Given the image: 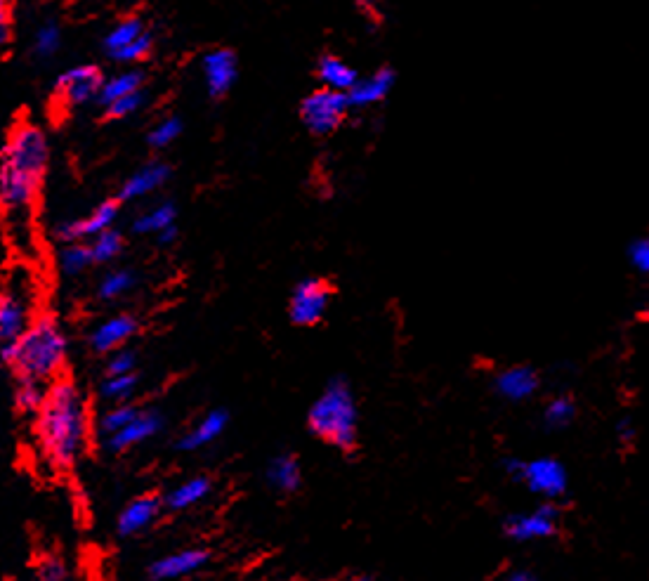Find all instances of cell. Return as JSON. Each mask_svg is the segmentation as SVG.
Masks as SVG:
<instances>
[{
  "label": "cell",
  "instance_id": "cell-1",
  "mask_svg": "<svg viewBox=\"0 0 649 581\" xmlns=\"http://www.w3.org/2000/svg\"><path fill=\"white\" fill-rule=\"evenodd\" d=\"M34 437L52 470L67 473L78 466L90 442V411L81 385L64 376L48 385L34 414Z\"/></svg>",
  "mask_w": 649,
  "mask_h": 581
},
{
  "label": "cell",
  "instance_id": "cell-2",
  "mask_svg": "<svg viewBox=\"0 0 649 581\" xmlns=\"http://www.w3.org/2000/svg\"><path fill=\"white\" fill-rule=\"evenodd\" d=\"M48 159L50 147L43 130L19 123L5 142L0 159V204L10 215H26L36 204Z\"/></svg>",
  "mask_w": 649,
  "mask_h": 581
},
{
  "label": "cell",
  "instance_id": "cell-3",
  "mask_svg": "<svg viewBox=\"0 0 649 581\" xmlns=\"http://www.w3.org/2000/svg\"><path fill=\"white\" fill-rule=\"evenodd\" d=\"M0 357L19 381L50 385L62 378L69 359V338L62 322L52 315L34 317L29 329L12 345L0 348Z\"/></svg>",
  "mask_w": 649,
  "mask_h": 581
},
{
  "label": "cell",
  "instance_id": "cell-4",
  "mask_svg": "<svg viewBox=\"0 0 649 581\" xmlns=\"http://www.w3.org/2000/svg\"><path fill=\"white\" fill-rule=\"evenodd\" d=\"M307 428L338 452H352L359 437V409L350 383L333 378L307 411Z\"/></svg>",
  "mask_w": 649,
  "mask_h": 581
},
{
  "label": "cell",
  "instance_id": "cell-5",
  "mask_svg": "<svg viewBox=\"0 0 649 581\" xmlns=\"http://www.w3.org/2000/svg\"><path fill=\"white\" fill-rule=\"evenodd\" d=\"M501 470L513 482L527 487L529 494L539 496L541 501L557 504L569 489V473L565 463L553 456H539V459H520V456H506L501 461Z\"/></svg>",
  "mask_w": 649,
  "mask_h": 581
},
{
  "label": "cell",
  "instance_id": "cell-6",
  "mask_svg": "<svg viewBox=\"0 0 649 581\" xmlns=\"http://www.w3.org/2000/svg\"><path fill=\"white\" fill-rule=\"evenodd\" d=\"M347 112H350L347 95L329 88L314 90L300 104V119L314 135H329L333 130H338Z\"/></svg>",
  "mask_w": 649,
  "mask_h": 581
},
{
  "label": "cell",
  "instance_id": "cell-7",
  "mask_svg": "<svg viewBox=\"0 0 649 581\" xmlns=\"http://www.w3.org/2000/svg\"><path fill=\"white\" fill-rule=\"evenodd\" d=\"M557 527H560V508L557 504H548V501H541L531 511L513 513L503 520V534L517 544L555 537Z\"/></svg>",
  "mask_w": 649,
  "mask_h": 581
},
{
  "label": "cell",
  "instance_id": "cell-8",
  "mask_svg": "<svg viewBox=\"0 0 649 581\" xmlns=\"http://www.w3.org/2000/svg\"><path fill=\"white\" fill-rule=\"evenodd\" d=\"M211 551L201 546H187L177 548V551L163 553V556L154 558L147 567V577L152 581H177L187 579L206 570L211 565Z\"/></svg>",
  "mask_w": 649,
  "mask_h": 581
},
{
  "label": "cell",
  "instance_id": "cell-9",
  "mask_svg": "<svg viewBox=\"0 0 649 581\" xmlns=\"http://www.w3.org/2000/svg\"><path fill=\"white\" fill-rule=\"evenodd\" d=\"M163 513H166V506H163L161 494H137L118 511L116 534L123 539L142 537V534H147L161 520Z\"/></svg>",
  "mask_w": 649,
  "mask_h": 581
},
{
  "label": "cell",
  "instance_id": "cell-10",
  "mask_svg": "<svg viewBox=\"0 0 649 581\" xmlns=\"http://www.w3.org/2000/svg\"><path fill=\"white\" fill-rule=\"evenodd\" d=\"M163 428H166V416H163L161 409L140 407L135 419L123 430H118L116 435H111L109 440L104 442V447H107L111 454H128L133 452V449L156 440V437L163 433Z\"/></svg>",
  "mask_w": 649,
  "mask_h": 581
},
{
  "label": "cell",
  "instance_id": "cell-11",
  "mask_svg": "<svg viewBox=\"0 0 649 581\" xmlns=\"http://www.w3.org/2000/svg\"><path fill=\"white\" fill-rule=\"evenodd\" d=\"M331 303V286L324 279H303L293 289L288 315L298 326H314L324 319Z\"/></svg>",
  "mask_w": 649,
  "mask_h": 581
},
{
  "label": "cell",
  "instance_id": "cell-12",
  "mask_svg": "<svg viewBox=\"0 0 649 581\" xmlns=\"http://www.w3.org/2000/svg\"><path fill=\"white\" fill-rule=\"evenodd\" d=\"M104 76L93 64H78L64 71L57 78V97L69 107H83V104L100 100Z\"/></svg>",
  "mask_w": 649,
  "mask_h": 581
},
{
  "label": "cell",
  "instance_id": "cell-13",
  "mask_svg": "<svg viewBox=\"0 0 649 581\" xmlns=\"http://www.w3.org/2000/svg\"><path fill=\"white\" fill-rule=\"evenodd\" d=\"M118 204H121L118 199H107L97 204L85 218L67 220V223L59 225V239H64L67 244H83V241H90L97 234L111 230L118 218Z\"/></svg>",
  "mask_w": 649,
  "mask_h": 581
},
{
  "label": "cell",
  "instance_id": "cell-14",
  "mask_svg": "<svg viewBox=\"0 0 649 581\" xmlns=\"http://www.w3.org/2000/svg\"><path fill=\"white\" fill-rule=\"evenodd\" d=\"M31 322V300L24 291L8 289L0 293V348L15 343Z\"/></svg>",
  "mask_w": 649,
  "mask_h": 581
},
{
  "label": "cell",
  "instance_id": "cell-15",
  "mask_svg": "<svg viewBox=\"0 0 649 581\" xmlns=\"http://www.w3.org/2000/svg\"><path fill=\"white\" fill-rule=\"evenodd\" d=\"M140 331V324L133 315H111L102 319L100 324L90 331V348H93L97 355H111V352L123 350L126 345L133 341Z\"/></svg>",
  "mask_w": 649,
  "mask_h": 581
},
{
  "label": "cell",
  "instance_id": "cell-16",
  "mask_svg": "<svg viewBox=\"0 0 649 581\" xmlns=\"http://www.w3.org/2000/svg\"><path fill=\"white\" fill-rule=\"evenodd\" d=\"M201 74L208 95L222 97L234 88L236 78H239V62H236V55L232 50L227 48L211 50L203 55Z\"/></svg>",
  "mask_w": 649,
  "mask_h": 581
},
{
  "label": "cell",
  "instance_id": "cell-17",
  "mask_svg": "<svg viewBox=\"0 0 649 581\" xmlns=\"http://www.w3.org/2000/svg\"><path fill=\"white\" fill-rule=\"evenodd\" d=\"M229 426V414L225 409H211L192 423L185 433L175 440L177 452H201V449L215 445Z\"/></svg>",
  "mask_w": 649,
  "mask_h": 581
},
{
  "label": "cell",
  "instance_id": "cell-18",
  "mask_svg": "<svg viewBox=\"0 0 649 581\" xmlns=\"http://www.w3.org/2000/svg\"><path fill=\"white\" fill-rule=\"evenodd\" d=\"M541 378L531 367L517 364V367H508L498 371L494 378V390L498 397L508 402H527L539 393Z\"/></svg>",
  "mask_w": 649,
  "mask_h": 581
},
{
  "label": "cell",
  "instance_id": "cell-19",
  "mask_svg": "<svg viewBox=\"0 0 649 581\" xmlns=\"http://www.w3.org/2000/svg\"><path fill=\"white\" fill-rule=\"evenodd\" d=\"M211 494H213L211 475H192V478L177 482L175 487H170L168 492L163 494V506H166L168 513H187L199 504H203Z\"/></svg>",
  "mask_w": 649,
  "mask_h": 581
},
{
  "label": "cell",
  "instance_id": "cell-20",
  "mask_svg": "<svg viewBox=\"0 0 649 581\" xmlns=\"http://www.w3.org/2000/svg\"><path fill=\"white\" fill-rule=\"evenodd\" d=\"M170 178V168L161 161H149L144 163L142 168L130 175V178L121 185V192H118V201H137L147 199L149 194L159 192V189L166 185Z\"/></svg>",
  "mask_w": 649,
  "mask_h": 581
},
{
  "label": "cell",
  "instance_id": "cell-21",
  "mask_svg": "<svg viewBox=\"0 0 649 581\" xmlns=\"http://www.w3.org/2000/svg\"><path fill=\"white\" fill-rule=\"evenodd\" d=\"M265 482L277 494H295L303 487V466L291 452L274 454L265 466Z\"/></svg>",
  "mask_w": 649,
  "mask_h": 581
},
{
  "label": "cell",
  "instance_id": "cell-22",
  "mask_svg": "<svg viewBox=\"0 0 649 581\" xmlns=\"http://www.w3.org/2000/svg\"><path fill=\"white\" fill-rule=\"evenodd\" d=\"M392 86H395V71L388 67L376 69L369 76H359V81L347 93V100H350V107H371V104L383 102Z\"/></svg>",
  "mask_w": 649,
  "mask_h": 581
},
{
  "label": "cell",
  "instance_id": "cell-23",
  "mask_svg": "<svg viewBox=\"0 0 649 581\" xmlns=\"http://www.w3.org/2000/svg\"><path fill=\"white\" fill-rule=\"evenodd\" d=\"M317 76L321 81V88L338 90V93H350L354 83L359 81V74L354 71L345 60H340L336 55H324L317 64Z\"/></svg>",
  "mask_w": 649,
  "mask_h": 581
},
{
  "label": "cell",
  "instance_id": "cell-24",
  "mask_svg": "<svg viewBox=\"0 0 649 581\" xmlns=\"http://www.w3.org/2000/svg\"><path fill=\"white\" fill-rule=\"evenodd\" d=\"M177 211L170 201H161V204H154L137 215L133 230L137 234H154V237H161L163 232L173 230L175 227Z\"/></svg>",
  "mask_w": 649,
  "mask_h": 581
},
{
  "label": "cell",
  "instance_id": "cell-25",
  "mask_svg": "<svg viewBox=\"0 0 649 581\" xmlns=\"http://www.w3.org/2000/svg\"><path fill=\"white\" fill-rule=\"evenodd\" d=\"M144 34H147V29H144V22L140 17L121 19V22L104 36V52H107L111 60H116L123 50H128L135 41H140Z\"/></svg>",
  "mask_w": 649,
  "mask_h": 581
},
{
  "label": "cell",
  "instance_id": "cell-26",
  "mask_svg": "<svg viewBox=\"0 0 649 581\" xmlns=\"http://www.w3.org/2000/svg\"><path fill=\"white\" fill-rule=\"evenodd\" d=\"M142 86H144L142 71H137V69L121 71V74L104 78L102 90H100V100L97 102H100L102 107H107V104L121 100V97L142 93Z\"/></svg>",
  "mask_w": 649,
  "mask_h": 581
},
{
  "label": "cell",
  "instance_id": "cell-27",
  "mask_svg": "<svg viewBox=\"0 0 649 581\" xmlns=\"http://www.w3.org/2000/svg\"><path fill=\"white\" fill-rule=\"evenodd\" d=\"M137 411H140V407H137V404H133V402L107 404V409L97 416V423H95L97 437H100L102 442H107L111 435H116L118 430H123L130 421L135 419Z\"/></svg>",
  "mask_w": 649,
  "mask_h": 581
},
{
  "label": "cell",
  "instance_id": "cell-28",
  "mask_svg": "<svg viewBox=\"0 0 649 581\" xmlns=\"http://www.w3.org/2000/svg\"><path fill=\"white\" fill-rule=\"evenodd\" d=\"M576 419V402L569 395H555L543 407V426L548 430L569 428Z\"/></svg>",
  "mask_w": 649,
  "mask_h": 581
},
{
  "label": "cell",
  "instance_id": "cell-29",
  "mask_svg": "<svg viewBox=\"0 0 649 581\" xmlns=\"http://www.w3.org/2000/svg\"><path fill=\"white\" fill-rule=\"evenodd\" d=\"M137 374H123V376H104L100 385V395L107 404H123L133 402L137 393Z\"/></svg>",
  "mask_w": 649,
  "mask_h": 581
},
{
  "label": "cell",
  "instance_id": "cell-30",
  "mask_svg": "<svg viewBox=\"0 0 649 581\" xmlns=\"http://www.w3.org/2000/svg\"><path fill=\"white\" fill-rule=\"evenodd\" d=\"M88 246H90V256H93V265L111 263V260H116L118 256H121L123 234L118 232L116 227H111V230L97 234L95 239H90Z\"/></svg>",
  "mask_w": 649,
  "mask_h": 581
},
{
  "label": "cell",
  "instance_id": "cell-31",
  "mask_svg": "<svg viewBox=\"0 0 649 581\" xmlns=\"http://www.w3.org/2000/svg\"><path fill=\"white\" fill-rule=\"evenodd\" d=\"M135 274L130 270H111L102 277L100 286H97V296L102 300H118L126 293L133 291Z\"/></svg>",
  "mask_w": 649,
  "mask_h": 581
},
{
  "label": "cell",
  "instance_id": "cell-32",
  "mask_svg": "<svg viewBox=\"0 0 649 581\" xmlns=\"http://www.w3.org/2000/svg\"><path fill=\"white\" fill-rule=\"evenodd\" d=\"M45 390H48V385L34 383V381H19L17 378L15 407L22 411V414H36L45 397Z\"/></svg>",
  "mask_w": 649,
  "mask_h": 581
},
{
  "label": "cell",
  "instance_id": "cell-33",
  "mask_svg": "<svg viewBox=\"0 0 649 581\" xmlns=\"http://www.w3.org/2000/svg\"><path fill=\"white\" fill-rule=\"evenodd\" d=\"M59 265H62V270L67 274H78L83 272L85 267L93 265L88 241H83V244H67V248L62 251V256H59Z\"/></svg>",
  "mask_w": 649,
  "mask_h": 581
},
{
  "label": "cell",
  "instance_id": "cell-34",
  "mask_svg": "<svg viewBox=\"0 0 649 581\" xmlns=\"http://www.w3.org/2000/svg\"><path fill=\"white\" fill-rule=\"evenodd\" d=\"M59 43H62V31H59L57 22H43L38 26L34 36L36 55L52 57L59 50Z\"/></svg>",
  "mask_w": 649,
  "mask_h": 581
},
{
  "label": "cell",
  "instance_id": "cell-35",
  "mask_svg": "<svg viewBox=\"0 0 649 581\" xmlns=\"http://www.w3.org/2000/svg\"><path fill=\"white\" fill-rule=\"evenodd\" d=\"M34 581H71V570L59 556H43L34 567Z\"/></svg>",
  "mask_w": 649,
  "mask_h": 581
},
{
  "label": "cell",
  "instance_id": "cell-36",
  "mask_svg": "<svg viewBox=\"0 0 649 581\" xmlns=\"http://www.w3.org/2000/svg\"><path fill=\"white\" fill-rule=\"evenodd\" d=\"M180 135H182V121L177 119V116H168V119L159 121L152 128V133H149V145L156 149H166L173 145Z\"/></svg>",
  "mask_w": 649,
  "mask_h": 581
},
{
  "label": "cell",
  "instance_id": "cell-37",
  "mask_svg": "<svg viewBox=\"0 0 649 581\" xmlns=\"http://www.w3.org/2000/svg\"><path fill=\"white\" fill-rule=\"evenodd\" d=\"M144 107V93H135V95H128V97H121V100L111 102L104 107V112H107L109 119H130V116H135L140 109Z\"/></svg>",
  "mask_w": 649,
  "mask_h": 581
},
{
  "label": "cell",
  "instance_id": "cell-38",
  "mask_svg": "<svg viewBox=\"0 0 649 581\" xmlns=\"http://www.w3.org/2000/svg\"><path fill=\"white\" fill-rule=\"evenodd\" d=\"M123 374H137V355L128 348L111 352L107 359V376H123Z\"/></svg>",
  "mask_w": 649,
  "mask_h": 581
},
{
  "label": "cell",
  "instance_id": "cell-39",
  "mask_svg": "<svg viewBox=\"0 0 649 581\" xmlns=\"http://www.w3.org/2000/svg\"><path fill=\"white\" fill-rule=\"evenodd\" d=\"M152 45H154V38L147 31V34H144L140 38V41H135L133 45H130L128 50H123L114 62H118V64H135V62H140V60H144V57L149 55V52H152Z\"/></svg>",
  "mask_w": 649,
  "mask_h": 581
},
{
  "label": "cell",
  "instance_id": "cell-40",
  "mask_svg": "<svg viewBox=\"0 0 649 581\" xmlns=\"http://www.w3.org/2000/svg\"><path fill=\"white\" fill-rule=\"evenodd\" d=\"M12 29V0H0V52L10 48Z\"/></svg>",
  "mask_w": 649,
  "mask_h": 581
},
{
  "label": "cell",
  "instance_id": "cell-41",
  "mask_svg": "<svg viewBox=\"0 0 649 581\" xmlns=\"http://www.w3.org/2000/svg\"><path fill=\"white\" fill-rule=\"evenodd\" d=\"M631 263L638 267L640 272H649V237H642L638 241H633Z\"/></svg>",
  "mask_w": 649,
  "mask_h": 581
},
{
  "label": "cell",
  "instance_id": "cell-42",
  "mask_svg": "<svg viewBox=\"0 0 649 581\" xmlns=\"http://www.w3.org/2000/svg\"><path fill=\"white\" fill-rule=\"evenodd\" d=\"M616 440L621 442V445H633L635 442V435H638V430H635V423L633 419H621L619 423H616Z\"/></svg>",
  "mask_w": 649,
  "mask_h": 581
},
{
  "label": "cell",
  "instance_id": "cell-43",
  "mask_svg": "<svg viewBox=\"0 0 649 581\" xmlns=\"http://www.w3.org/2000/svg\"><path fill=\"white\" fill-rule=\"evenodd\" d=\"M501 581H539V577L529 570H513V572H508Z\"/></svg>",
  "mask_w": 649,
  "mask_h": 581
},
{
  "label": "cell",
  "instance_id": "cell-44",
  "mask_svg": "<svg viewBox=\"0 0 649 581\" xmlns=\"http://www.w3.org/2000/svg\"><path fill=\"white\" fill-rule=\"evenodd\" d=\"M173 239H175V227H173V230L163 232V234H161V237H159L161 244H168V241H173Z\"/></svg>",
  "mask_w": 649,
  "mask_h": 581
},
{
  "label": "cell",
  "instance_id": "cell-45",
  "mask_svg": "<svg viewBox=\"0 0 649 581\" xmlns=\"http://www.w3.org/2000/svg\"><path fill=\"white\" fill-rule=\"evenodd\" d=\"M343 581H371V577H366V574H352V577H347Z\"/></svg>",
  "mask_w": 649,
  "mask_h": 581
},
{
  "label": "cell",
  "instance_id": "cell-46",
  "mask_svg": "<svg viewBox=\"0 0 649 581\" xmlns=\"http://www.w3.org/2000/svg\"><path fill=\"white\" fill-rule=\"evenodd\" d=\"M3 581H19V579H3Z\"/></svg>",
  "mask_w": 649,
  "mask_h": 581
}]
</instances>
